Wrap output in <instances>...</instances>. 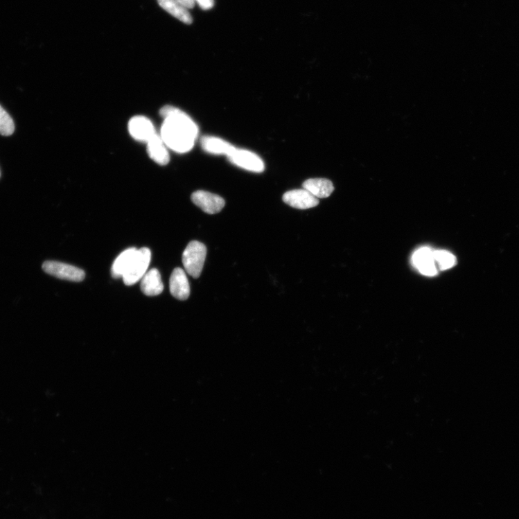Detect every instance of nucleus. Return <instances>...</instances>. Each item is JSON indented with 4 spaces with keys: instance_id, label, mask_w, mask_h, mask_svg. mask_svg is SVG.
<instances>
[{
    "instance_id": "obj_14",
    "label": "nucleus",
    "mask_w": 519,
    "mask_h": 519,
    "mask_svg": "<svg viewBox=\"0 0 519 519\" xmlns=\"http://www.w3.org/2000/svg\"><path fill=\"white\" fill-rule=\"evenodd\" d=\"M303 188L312 193L317 199H326L334 191L333 183L326 178H311L304 182Z\"/></svg>"
},
{
    "instance_id": "obj_6",
    "label": "nucleus",
    "mask_w": 519,
    "mask_h": 519,
    "mask_svg": "<svg viewBox=\"0 0 519 519\" xmlns=\"http://www.w3.org/2000/svg\"><path fill=\"white\" fill-rule=\"evenodd\" d=\"M195 205L209 214L220 212L225 206V201L221 196L204 191H197L191 195Z\"/></svg>"
},
{
    "instance_id": "obj_2",
    "label": "nucleus",
    "mask_w": 519,
    "mask_h": 519,
    "mask_svg": "<svg viewBox=\"0 0 519 519\" xmlns=\"http://www.w3.org/2000/svg\"><path fill=\"white\" fill-rule=\"evenodd\" d=\"M206 254V247L198 241L191 242L185 249L183 264L186 272L193 278L197 279L201 276Z\"/></svg>"
},
{
    "instance_id": "obj_9",
    "label": "nucleus",
    "mask_w": 519,
    "mask_h": 519,
    "mask_svg": "<svg viewBox=\"0 0 519 519\" xmlns=\"http://www.w3.org/2000/svg\"><path fill=\"white\" fill-rule=\"evenodd\" d=\"M129 131L134 139L142 142H147L155 135L156 132L150 120L145 116L133 117L129 123Z\"/></svg>"
},
{
    "instance_id": "obj_7",
    "label": "nucleus",
    "mask_w": 519,
    "mask_h": 519,
    "mask_svg": "<svg viewBox=\"0 0 519 519\" xmlns=\"http://www.w3.org/2000/svg\"><path fill=\"white\" fill-rule=\"evenodd\" d=\"M283 201L289 206L298 209H308L317 206L319 200L306 189H295L286 192Z\"/></svg>"
},
{
    "instance_id": "obj_19",
    "label": "nucleus",
    "mask_w": 519,
    "mask_h": 519,
    "mask_svg": "<svg viewBox=\"0 0 519 519\" xmlns=\"http://www.w3.org/2000/svg\"><path fill=\"white\" fill-rule=\"evenodd\" d=\"M204 10H209L213 8L214 0H194Z\"/></svg>"
},
{
    "instance_id": "obj_15",
    "label": "nucleus",
    "mask_w": 519,
    "mask_h": 519,
    "mask_svg": "<svg viewBox=\"0 0 519 519\" xmlns=\"http://www.w3.org/2000/svg\"><path fill=\"white\" fill-rule=\"evenodd\" d=\"M158 4L175 19L190 25L193 23L192 16L188 9L177 3L176 0H157Z\"/></svg>"
},
{
    "instance_id": "obj_3",
    "label": "nucleus",
    "mask_w": 519,
    "mask_h": 519,
    "mask_svg": "<svg viewBox=\"0 0 519 519\" xmlns=\"http://www.w3.org/2000/svg\"><path fill=\"white\" fill-rule=\"evenodd\" d=\"M151 261V252L147 247L137 249L136 255L122 279L127 285H132L146 274Z\"/></svg>"
},
{
    "instance_id": "obj_12",
    "label": "nucleus",
    "mask_w": 519,
    "mask_h": 519,
    "mask_svg": "<svg viewBox=\"0 0 519 519\" xmlns=\"http://www.w3.org/2000/svg\"><path fill=\"white\" fill-rule=\"evenodd\" d=\"M164 285L161 276L156 268H152L141 279V290L149 297L157 296L162 293Z\"/></svg>"
},
{
    "instance_id": "obj_10",
    "label": "nucleus",
    "mask_w": 519,
    "mask_h": 519,
    "mask_svg": "<svg viewBox=\"0 0 519 519\" xmlns=\"http://www.w3.org/2000/svg\"><path fill=\"white\" fill-rule=\"evenodd\" d=\"M171 294L179 300H186L190 296V285L186 272L181 267H176L170 279Z\"/></svg>"
},
{
    "instance_id": "obj_20",
    "label": "nucleus",
    "mask_w": 519,
    "mask_h": 519,
    "mask_svg": "<svg viewBox=\"0 0 519 519\" xmlns=\"http://www.w3.org/2000/svg\"><path fill=\"white\" fill-rule=\"evenodd\" d=\"M176 1L187 9H192L195 6L194 0H176Z\"/></svg>"
},
{
    "instance_id": "obj_18",
    "label": "nucleus",
    "mask_w": 519,
    "mask_h": 519,
    "mask_svg": "<svg viewBox=\"0 0 519 519\" xmlns=\"http://www.w3.org/2000/svg\"><path fill=\"white\" fill-rule=\"evenodd\" d=\"M15 132V123L8 112L0 105V135L10 136Z\"/></svg>"
},
{
    "instance_id": "obj_8",
    "label": "nucleus",
    "mask_w": 519,
    "mask_h": 519,
    "mask_svg": "<svg viewBox=\"0 0 519 519\" xmlns=\"http://www.w3.org/2000/svg\"><path fill=\"white\" fill-rule=\"evenodd\" d=\"M412 262L423 275L434 276L438 274L434 252L431 248L425 247L416 250L412 257Z\"/></svg>"
},
{
    "instance_id": "obj_4",
    "label": "nucleus",
    "mask_w": 519,
    "mask_h": 519,
    "mask_svg": "<svg viewBox=\"0 0 519 519\" xmlns=\"http://www.w3.org/2000/svg\"><path fill=\"white\" fill-rule=\"evenodd\" d=\"M227 157L231 164L246 170L262 173L265 170L263 159L253 152L236 148Z\"/></svg>"
},
{
    "instance_id": "obj_21",
    "label": "nucleus",
    "mask_w": 519,
    "mask_h": 519,
    "mask_svg": "<svg viewBox=\"0 0 519 519\" xmlns=\"http://www.w3.org/2000/svg\"><path fill=\"white\" fill-rule=\"evenodd\" d=\"M0 176H1V173H0Z\"/></svg>"
},
{
    "instance_id": "obj_11",
    "label": "nucleus",
    "mask_w": 519,
    "mask_h": 519,
    "mask_svg": "<svg viewBox=\"0 0 519 519\" xmlns=\"http://www.w3.org/2000/svg\"><path fill=\"white\" fill-rule=\"evenodd\" d=\"M167 148L162 137L157 134L148 141L149 156L159 166H166L169 163L170 155Z\"/></svg>"
},
{
    "instance_id": "obj_5",
    "label": "nucleus",
    "mask_w": 519,
    "mask_h": 519,
    "mask_svg": "<svg viewBox=\"0 0 519 519\" xmlns=\"http://www.w3.org/2000/svg\"><path fill=\"white\" fill-rule=\"evenodd\" d=\"M42 268L46 274L63 280L80 282L85 277L80 268L61 262L46 261Z\"/></svg>"
},
{
    "instance_id": "obj_17",
    "label": "nucleus",
    "mask_w": 519,
    "mask_h": 519,
    "mask_svg": "<svg viewBox=\"0 0 519 519\" xmlns=\"http://www.w3.org/2000/svg\"><path fill=\"white\" fill-rule=\"evenodd\" d=\"M434 259L437 263L439 270L445 271L450 270L457 263L456 257L446 250H437L434 252Z\"/></svg>"
},
{
    "instance_id": "obj_16",
    "label": "nucleus",
    "mask_w": 519,
    "mask_h": 519,
    "mask_svg": "<svg viewBox=\"0 0 519 519\" xmlns=\"http://www.w3.org/2000/svg\"><path fill=\"white\" fill-rule=\"evenodd\" d=\"M137 249L131 247L124 250L115 260L112 267V275L114 279L122 278L134 258Z\"/></svg>"
},
{
    "instance_id": "obj_1",
    "label": "nucleus",
    "mask_w": 519,
    "mask_h": 519,
    "mask_svg": "<svg viewBox=\"0 0 519 519\" xmlns=\"http://www.w3.org/2000/svg\"><path fill=\"white\" fill-rule=\"evenodd\" d=\"M160 115L164 118L160 136L166 146L177 153L191 150L199 134V128L191 118L170 105L164 107Z\"/></svg>"
},
{
    "instance_id": "obj_13",
    "label": "nucleus",
    "mask_w": 519,
    "mask_h": 519,
    "mask_svg": "<svg viewBox=\"0 0 519 519\" xmlns=\"http://www.w3.org/2000/svg\"><path fill=\"white\" fill-rule=\"evenodd\" d=\"M201 146L205 152L218 155L227 156L236 149L235 146L231 145L227 141L211 136L203 137L201 139Z\"/></svg>"
}]
</instances>
